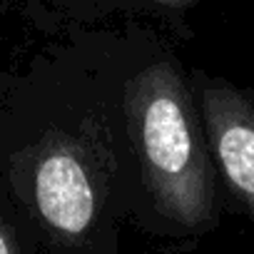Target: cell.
Here are the masks:
<instances>
[{
  "mask_svg": "<svg viewBox=\"0 0 254 254\" xmlns=\"http://www.w3.org/2000/svg\"><path fill=\"white\" fill-rule=\"evenodd\" d=\"M127 102L157 209L185 229L207 227L214 219V180L177 70L167 63L147 67L132 80Z\"/></svg>",
  "mask_w": 254,
  "mask_h": 254,
  "instance_id": "6da1fadb",
  "label": "cell"
},
{
  "mask_svg": "<svg viewBox=\"0 0 254 254\" xmlns=\"http://www.w3.org/2000/svg\"><path fill=\"white\" fill-rule=\"evenodd\" d=\"M202 115L219 167L254 219V92L207 80Z\"/></svg>",
  "mask_w": 254,
  "mask_h": 254,
  "instance_id": "7a4b0ae2",
  "label": "cell"
},
{
  "mask_svg": "<svg viewBox=\"0 0 254 254\" xmlns=\"http://www.w3.org/2000/svg\"><path fill=\"white\" fill-rule=\"evenodd\" d=\"M38 207L45 222L63 234H82L92 222L95 194L82 162L65 147L43 157L35 172Z\"/></svg>",
  "mask_w": 254,
  "mask_h": 254,
  "instance_id": "3957f363",
  "label": "cell"
},
{
  "mask_svg": "<svg viewBox=\"0 0 254 254\" xmlns=\"http://www.w3.org/2000/svg\"><path fill=\"white\" fill-rule=\"evenodd\" d=\"M145 3H152V5H162V8H170V10H187V8L197 5L199 0H145Z\"/></svg>",
  "mask_w": 254,
  "mask_h": 254,
  "instance_id": "277c9868",
  "label": "cell"
},
{
  "mask_svg": "<svg viewBox=\"0 0 254 254\" xmlns=\"http://www.w3.org/2000/svg\"><path fill=\"white\" fill-rule=\"evenodd\" d=\"M0 254H13V249H10V244H8L3 232H0Z\"/></svg>",
  "mask_w": 254,
  "mask_h": 254,
  "instance_id": "5b68a950",
  "label": "cell"
}]
</instances>
